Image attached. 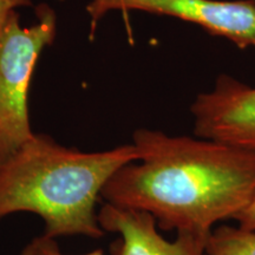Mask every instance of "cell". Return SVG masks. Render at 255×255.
<instances>
[{
  "mask_svg": "<svg viewBox=\"0 0 255 255\" xmlns=\"http://www.w3.org/2000/svg\"><path fill=\"white\" fill-rule=\"evenodd\" d=\"M132 139L138 159L120 168L101 197L149 213L161 231L208 238L255 195V151L149 129L136 130Z\"/></svg>",
  "mask_w": 255,
  "mask_h": 255,
  "instance_id": "6da1fadb",
  "label": "cell"
},
{
  "mask_svg": "<svg viewBox=\"0 0 255 255\" xmlns=\"http://www.w3.org/2000/svg\"><path fill=\"white\" fill-rule=\"evenodd\" d=\"M137 159L138 151L132 143L83 152L34 133L0 163V220L28 212L43 219L44 235L49 238H103L96 203L110 177Z\"/></svg>",
  "mask_w": 255,
  "mask_h": 255,
  "instance_id": "7a4b0ae2",
  "label": "cell"
},
{
  "mask_svg": "<svg viewBox=\"0 0 255 255\" xmlns=\"http://www.w3.org/2000/svg\"><path fill=\"white\" fill-rule=\"evenodd\" d=\"M38 21L20 25L17 11L0 24V163L27 143L34 132L28 117V89L37 60L57 33L56 13L45 4Z\"/></svg>",
  "mask_w": 255,
  "mask_h": 255,
  "instance_id": "3957f363",
  "label": "cell"
},
{
  "mask_svg": "<svg viewBox=\"0 0 255 255\" xmlns=\"http://www.w3.org/2000/svg\"><path fill=\"white\" fill-rule=\"evenodd\" d=\"M111 11H142L196 25L207 33L225 38L239 49L255 47L254 0H90L91 36Z\"/></svg>",
  "mask_w": 255,
  "mask_h": 255,
  "instance_id": "277c9868",
  "label": "cell"
},
{
  "mask_svg": "<svg viewBox=\"0 0 255 255\" xmlns=\"http://www.w3.org/2000/svg\"><path fill=\"white\" fill-rule=\"evenodd\" d=\"M190 114L195 136L255 151V87L220 75L196 96Z\"/></svg>",
  "mask_w": 255,
  "mask_h": 255,
  "instance_id": "5b68a950",
  "label": "cell"
},
{
  "mask_svg": "<svg viewBox=\"0 0 255 255\" xmlns=\"http://www.w3.org/2000/svg\"><path fill=\"white\" fill-rule=\"evenodd\" d=\"M97 218L105 232L120 235L110 245L111 255H206L208 238L180 232L168 241L158 233L154 216L142 210L105 202Z\"/></svg>",
  "mask_w": 255,
  "mask_h": 255,
  "instance_id": "8992f818",
  "label": "cell"
},
{
  "mask_svg": "<svg viewBox=\"0 0 255 255\" xmlns=\"http://www.w3.org/2000/svg\"><path fill=\"white\" fill-rule=\"evenodd\" d=\"M206 255H255V231L215 227L207 240Z\"/></svg>",
  "mask_w": 255,
  "mask_h": 255,
  "instance_id": "52a82bcc",
  "label": "cell"
},
{
  "mask_svg": "<svg viewBox=\"0 0 255 255\" xmlns=\"http://www.w3.org/2000/svg\"><path fill=\"white\" fill-rule=\"evenodd\" d=\"M21 255H64L60 252L58 244L55 241V239L41 235L39 238L33 239L26 247L24 248ZM83 255H104V252L102 250H97L91 252V253L83 254Z\"/></svg>",
  "mask_w": 255,
  "mask_h": 255,
  "instance_id": "ba28073f",
  "label": "cell"
},
{
  "mask_svg": "<svg viewBox=\"0 0 255 255\" xmlns=\"http://www.w3.org/2000/svg\"><path fill=\"white\" fill-rule=\"evenodd\" d=\"M234 220L238 221L240 228L246 229V231H255V195Z\"/></svg>",
  "mask_w": 255,
  "mask_h": 255,
  "instance_id": "9c48e42d",
  "label": "cell"
},
{
  "mask_svg": "<svg viewBox=\"0 0 255 255\" xmlns=\"http://www.w3.org/2000/svg\"><path fill=\"white\" fill-rule=\"evenodd\" d=\"M31 0H0V24L6 20L12 12L21 6H30Z\"/></svg>",
  "mask_w": 255,
  "mask_h": 255,
  "instance_id": "30bf717a",
  "label": "cell"
},
{
  "mask_svg": "<svg viewBox=\"0 0 255 255\" xmlns=\"http://www.w3.org/2000/svg\"><path fill=\"white\" fill-rule=\"evenodd\" d=\"M254 1H255V0H254Z\"/></svg>",
  "mask_w": 255,
  "mask_h": 255,
  "instance_id": "8fae6325",
  "label": "cell"
}]
</instances>
